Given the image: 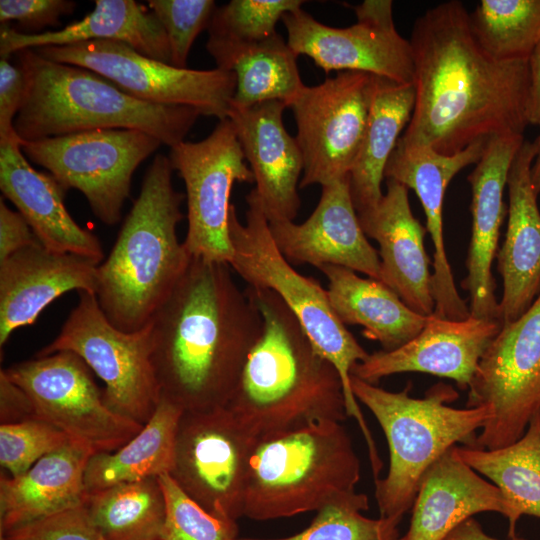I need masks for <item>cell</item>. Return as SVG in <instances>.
I'll list each match as a JSON object with an SVG mask.
<instances>
[{
  "instance_id": "obj_38",
  "label": "cell",
  "mask_w": 540,
  "mask_h": 540,
  "mask_svg": "<svg viewBox=\"0 0 540 540\" xmlns=\"http://www.w3.org/2000/svg\"><path fill=\"white\" fill-rule=\"evenodd\" d=\"M369 503L328 505L319 511L308 527L283 538H239V540H400L399 521L365 517Z\"/></svg>"
},
{
  "instance_id": "obj_42",
  "label": "cell",
  "mask_w": 540,
  "mask_h": 540,
  "mask_svg": "<svg viewBox=\"0 0 540 540\" xmlns=\"http://www.w3.org/2000/svg\"><path fill=\"white\" fill-rule=\"evenodd\" d=\"M0 540H107L90 520L84 505L0 534Z\"/></svg>"
},
{
  "instance_id": "obj_23",
  "label": "cell",
  "mask_w": 540,
  "mask_h": 540,
  "mask_svg": "<svg viewBox=\"0 0 540 540\" xmlns=\"http://www.w3.org/2000/svg\"><path fill=\"white\" fill-rule=\"evenodd\" d=\"M386 187L375 207L357 213L360 225L379 245L380 281L413 311L431 316L435 300L424 245L427 229L413 216L408 188L393 179H386Z\"/></svg>"
},
{
  "instance_id": "obj_30",
  "label": "cell",
  "mask_w": 540,
  "mask_h": 540,
  "mask_svg": "<svg viewBox=\"0 0 540 540\" xmlns=\"http://www.w3.org/2000/svg\"><path fill=\"white\" fill-rule=\"evenodd\" d=\"M328 279L327 294L337 318L363 327V335L377 341L384 351L395 350L417 336L429 316L409 308L387 285L362 278L342 266L319 269Z\"/></svg>"
},
{
  "instance_id": "obj_21",
  "label": "cell",
  "mask_w": 540,
  "mask_h": 540,
  "mask_svg": "<svg viewBox=\"0 0 540 540\" xmlns=\"http://www.w3.org/2000/svg\"><path fill=\"white\" fill-rule=\"evenodd\" d=\"M286 108L285 102L273 100L247 108L230 106L228 112L269 223L293 221L301 206L304 161L296 138L283 124Z\"/></svg>"
},
{
  "instance_id": "obj_5",
  "label": "cell",
  "mask_w": 540,
  "mask_h": 540,
  "mask_svg": "<svg viewBox=\"0 0 540 540\" xmlns=\"http://www.w3.org/2000/svg\"><path fill=\"white\" fill-rule=\"evenodd\" d=\"M16 55L26 90L14 128L23 141L129 129L145 132L171 148L185 141L202 116L193 107L137 99L93 71L49 60L34 49Z\"/></svg>"
},
{
  "instance_id": "obj_32",
  "label": "cell",
  "mask_w": 540,
  "mask_h": 540,
  "mask_svg": "<svg viewBox=\"0 0 540 540\" xmlns=\"http://www.w3.org/2000/svg\"><path fill=\"white\" fill-rule=\"evenodd\" d=\"M414 104L413 83L375 76L364 138L349 174L357 213L375 207L383 197L381 183L385 168L400 133L411 119Z\"/></svg>"
},
{
  "instance_id": "obj_11",
  "label": "cell",
  "mask_w": 540,
  "mask_h": 540,
  "mask_svg": "<svg viewBox=\"0 0 540 540\" xmlns=\"http://www.w3.org/2000/svg\"><path fill=\"white\" fill-rule=\"evenodd\" d=\"M466 407L490 418L475 446L496 449L518 440L540 410V292L516 320L502 325L468 387Z\"/></svg>"
},
{
  "instance_id": "obj_40",
  "label": "cell",
  "mask_w": 540,
  "mask_h": 540,
  "mask_svg": "<svg viewBox=\"0 0 540 540\" xmlns=\"http://www.w3.org/2000/svg\"><path fill=\"white\" fill-rule=\"evenodd\" d=\"M69 437L37 418L0 425V464L17 477L29 470L39 459L56 450Z\"/></svg>"
},
{
  "instance_id": "obj_39",
  "label": "cell",
  "mask_w": 540,
  "mask_h": 540,
  "mask_svg": "<svg viewBox=\"0 0 540 540\" xmlns=\"http://www.w3.org/2000/svg\"><path fill=\"white\" fill-rule=\"evenodd\" d=\"M166 498L160 540H239L237 521L215 516L187 496L169 474L158 477Z\"/></svg>"
},
{
  "instance_id": "obj_2",
  "label": "cell",
  "mask_w": 540,
  "mask_h": 540,
  "mask_svg": "<svg viewBox=\"0 0 540 540\" xmlns=\"http://www.w3.org/2000/svg\"><path fill=\"white\" fill-rule=\"evenodd\" d=\"M228 263L191 257L150 323L161 398L184 411L226 407L263 330L259 308Z\"/></svg>"
},
{
  "instance_id": "obj_10",
  "label": "cell",
  "mask_w": 540,
  "mask_h": 540,
  "mask_svg": "<svg viewBox=\"0 0 540 540\" xmlns=\"http://www.w3.org/2000/svg\"><path fill=\"white\" fill-rule=\"evenodd\" d=\"M162 143L138 130L98 129L23 141L22 151L65 191L76 189L106 225L121 220L137 167Z\"/></svg>"
},
{
  "instance_id": "obj_36",
  "label": "cell",
  "mask_w": 540,
  "mask_h": 540,
  "mask_svg": "<svg viewBox=\"0 0 540 540\" xmlns=\"http://www.w3.org/2000/svg\"><path fill=\"white\" fill-rule=\"evenodd\" d=\"M469 18L481 47L500 61L528 59L540 41V0H481Z\"/></svg>"
},
{
  "instance_id": "obj_25",
  "label": "cell",
  "mask_w": 540,
  "mask_h": 540,
  "mask_svg": "<svg viewBox=\"0 0 540 540\" xmlns=\"http://www.w3.org/2000/svg\"><path fill=\"white\" fill-rule=\"evenodd\" d=\"M23 140L0 143V189L49 251L75 254L97 264L104 258L99 238L76 223L64 205L66 191L51 174L34 169Z\"/></svg>"
},
{
  "instance_id": "obj_12",
  "label": "cell",
  "mask_w": 540,
  "mask_h": 540,
  "mask_svg": "<svg viewBox=\"0 0 540 540\" xmlns=\"http://www.w3.org/2000/svg\"><path fill=\"white\" fill-rule=\"evenodd\" d=\"M1 370L25 392L37 419L94 453L119 449L143 427L106 405L90 368L73 352L36 356Z\"/></svg>"
},
{
  "instance_id": "obj_16",
  "label": "cell",
  "mask_w": 540,
  "mask_h": 540,
  "mask_svg": "<svg viewBox=\"0 0 540 540\" xmlns=\"http://www.w3.org/2000/svg\"><path fill=\"white\" fill-rule=\"evenodd\" d=\"M168 157L185 185L187 252L193 258L229 264L232 187L236 182H254L233 123L229 118L220 120L206 138L185 140L171 147Z\"/></svg>"
},
{
  "instance_id": "obj_46",
  "label": "cell",
  "mask_w": 540,
  "mask_h": 540,
  "mask_svg": "<svg viewBox=\"0 0 540 540\" xmlns=\"http://www.w3.org/2000/svg\"><path fill=\"white\" fill-rule=\"evenodd\" d=\"M0 419L1 424L18 423L36 418L31 402L25 392L0 371Z\"/></svg>"
},
{
  "instance_id": "obj_9",
  "label": "cell",
  "mask_w": 540,
  "mask_h": 540,
  "mask_svg": "<svg viewBox=\"0 0 540 540\" xmlns=\"http://www.w3.org/2000/svg\"><path fill=\"white\" fill-rule=\"evenodd\" d=\"M78 293V304L60 333L37 356L60 351L75 353L105 383L106 405L126 418L146 424L161 400L152 363L150 324L137 332H124L107 319L95 294Z\"/></svg>"
},
{
  "instance_id": "obj_8",
  "label": "cell",
  "mask_w": 540,
  "mask_h": 540,
  "mask_svg": "<svg viewBox=\"0 0 540 540\" xmlns=\"http://www.w3.org/2000/svg\"><path fill=\"white\" fill-rule=\"evenodd\" d=\"M245 199V224L240 222L235 206L230 207L228 231L233 257L229 265L248 286L274 291L293 312L316 349L338 370L347 417L357 421L366 445L372 447L375 441L350 381L353 366L369 353L335 315L327 289L314 278L297 272L278 250L254 189Z\"/></svg>"
},
{
  "instance_id": "obj_33",
  "label": "cell",
  "mask_w": 540,
  "mask_h": 540,
  "mask_svg": "<svg viewBox=\"0 0 540 540\" xmlns=\"http://www.w3.org/2000/svg\"><path fill=\"white\" fill-rule=\"evenodd\" d=\"M183 411L161 398L151 419L122 447L113 452L92 454L84 473L86 492L169 474Z\"/></svg>"
},
{
  "instance_id": "obj_48",
  "label": "cell",
  "mask_w": 540,
  "mask_h": 540,
  "mask_svg": "<svg viewBox=\"0 0 540 540\" xmlns=\"http://www.w3.org/2000/svg\"><path fill=\"white\" fill-rule=\"evenodd\" d=\"M444 540H499L488 535L481 524L473 517L468 518L454 528ZM510 540H528L521 537H512Z\"/></svg>"
},
{
  "instance_id": "obj_15",
  "label": "cell",
  "mask_w": 540,
  "mask_h": 540,
  "mask_svg": "<svg viewBox=\"0 0 540 540\" xmlns=\"http://www.w3.org/2000/svg\"><path fill=\"white\" fill-rule=\"evenodd\" d=\"M374 78L337 72L320 84L305 85L289 104L304 161L299 188L349 178L364 138Z\"/></svg>"
},
{
  "instance_id": "obj_6",
  "label": "cell",
  "mask_w": 540,
  "mask_h": 540,
  "mask_svg": "<svg viewBox=\"0 0 540 540\" xmlns=\"http://www.w3.org/2000/svg\"><path fill=\"white\" fill-rule=\"evenodd\" d=\"M360 460L342 422L320 420L259 438L252 451L243 516L288 518L342 503H369L355 491Z\"/></svg>"
},
{
  "instance_id": "obj_22",
  "label": "cell",
  "mask_w": 540,
  "mask_h": 540,
  "mask_svg": "<svg viewBox=\"0 0 540 540\" xmlns=\"http://www.w3.org/2000/svg\"><path fill=\"white\" fill-rule=\"evenodd\" d=\"M523 141L521 134L490 137L467 177L472 189V234L466 262L468 275L462 287L469 293V311L474 318L499 320L491 267L507 213L503 194L509 169Z\"/></svg>"
},
{
  "instance_id": "obj_28",
  "label": "cell",
  "mask_w": 540,
  "mask_h": 540,
  "mask_svg": "<svg viewBox=\"0 0 540 540\" xmlns=\"http://www.w3.org/2000/svg\"><path fill=\"white\" fill-rule=\"evenodd\" d=\"M94 40L123 42L142 55L170 64L169 43L161 23L148 6L134 0H95L90 13L58 30L22 33L2 25L0 55L8 59L26 49Z\"/></svg>"
},
{
  "instance_id": "obj_43",
  "label": "cell",
  "mask_w": 540,
  "mask_h": 540,
  "mask_svg": "<svg viewBox=\"0 0 540 540\" xmlns=\"http://www.w3.org/2000/svg\"><path fill=\"white\" fill-rule=\"evenodd\" d=\"M77 4L71 0H1L0 22L15 21L20 28L40 31L56 27L60 18L71 14Z\"/></svg>"
},
{
  "instance_id": "obj_24",
  "label": "cell",
  "mask_w": 540,
  "mask_h": 540,
  "mask_svg": "<svg viewBox=\"0 0 540 540\" xmlns=\"http://www.w3.org/2000/svg\"><path fill=\"white\" fill-rule=\"evenodd\" d=\"M98 265L49 251L39 241L0 262V347L16 329L34 324L61 295L72 290L96 295Z\"/></svg>"
},
{
  "instance_id": "obj_3",
  "label": "cell",
  "mask_w": 540,
  "mask_h": 540,
  "mask_svg": "<svg viewBox=\"0 0 540 540\" xmlns=\"http://www.w3.org/2000/svg\"><path fill=\"white\" fill-rule=\"evenodd\" d=\"M246 289L263 330L226 407L257 439L320 420L343 422L346 401L338 370L274 291Z\"/></svg>"
},
{
  "instance_id": "obj_44",
  "label": "cell",
  "mask_w": 540,
  "mask_h": 540,
  "mask_svg": "<svg viewBox=\"0 0 540 540\" xmlns=\"http://www.w3.org/2000/svg\"><path fill=\"white\" fill-rule=\"evenodd\" d=\"M26 90L22 68L8 59L0 60V143L19 137L14 120L23 104Z\"/></svg>"
},
{
  "instance_id": "obj_35",
  "label": "cell",
  "mask_w": 540,
  "mask_h": 540,
  "mask_svg": "<svg viewBox=\"0 0 540 540\" xmlns=\"http://www.w3.org/2000/svg\"><path fill=\"white\" fill-rule=\"evenodd\" d=\"M83 505L107 540H160L166 498L158 477L86 492Z\"/></svg>"
},
{
  "instance_id": "obj_7",
  "label": "cell",
  "mask_w": 540,
  "mask_h": 540,
  "mask_svg": "<svg viewBox=\"0 0 540 540\" xmlns=\"http://www.w3.org/2000/svg\"><path fill=\"white\" fill-rule=\"evenodd\" d=\"M352 392L378 421L389 449V468L374 480L380 517L401 522L411 511L426 470L451 447L474 446L476 431L490 418L483 407L454 408L455 389L445 383L432 386L422 398L410 396L408 384L392 392L350 377Z\"/></svg>"
},
{
  "instance_id": "obj_13",
  "label": "cell",
  "mask_w": 540,
  "mask_h": 540,
  "mask_svg": "<svg viewBox=\"0 0 540 540\" xmlns=\"http://www.w3.org/2000/svg\"><path fill=\"white\" fill-rule=\"evenodd\" d=\"M52 61L80 66L111 81L127 94L145 102L189 106L202 116L228 118L235 93L233 72L219 68H176L112 40H94L34 49Z\"/></svg>"
},
{
  "instance_id": "obj_49",
  "label": "cell",
  "mask_w": 540,
  "mask_h": 540,
  "mask_svg": "<svg viewBox=\"0 0 540 540\" xmlns=\"http://www.w3.org/2000/svg\"><path fill=\"white\" fill-rule=\"evenodd\" d=\"M535 147V158L531 167V181L536 194L540 193V133L533 141Z\"/></svg>"
},
{
  "instance_id": "obj_1",
  "label": "cell",
  "mask_w": 540,
  "mask_h": 540,
  "mask_svg": "<svg viewBox=\"0 0 540 540\" xmlns=\"http://www.w3.org/2000/svg\"><path fill=\"white\" fill-rule=\"evenodd\" d=\"M415 104L398 142L456 154L528 125V59L500 61L477 41L462 2L447 1L414 23Z\"/></svg>"
},
{
  "instance_id": "obj_29",
  "label": "cell",
  "mask_w": 540,
  "mask_h": 540,
  "mask_svg": "<svg viewBox=\"0 0 540 540\" xmlns=\"http://www.w3.org/2000/svg\"><path fill=\"white\" fill-rule=\"evenodd\" d=\"M94 452L68 439L24 474L0 476V534L82 505L84 473Z\"/></svg>"
},
{
  "instance_id": "obj_14",
  "label": "cell",
  "mask_w": 540,
  "mask_h": 540,
  "mask_svg": "<svg viewBox=\"0 0 540 540\" xmlns=\"http://www.w3.org/2000/svg\"><path fill=\"white\" fill-rule=\"evenodd\" d=\"M257 440L227 407L183 411L169 475L205 510L238 521Z\"/></svg>"
},
{
  "instance_id": "obj_50",
  "label": "cell",
  "mask_w": 540,
  "mask_h": 540,
  "mask_svg": "<svg viewBox=\"0 0 540 540\" xmlns=\"http://www.w3.org/2000/svg\"><path fill=\"white\" fill-rule=\"evenodd\" d=\"M535 416H536V419H537L539 427H540V410Z\"/></svg>"
},
{
  "instance_id": "obj_26",
  "label": "cell",
  "mask_w": 540,
  "mask_h": 540,
  "mask_svg": "<svg viewBox=\"0 0 540 540\" xmlns=\"http://www.w3.org/2000/svg\"><path fill=\"white\" fill-rule=\"evenodd\" d=\"M534 158L533 142L524 140L507 178L508 224L496 255L503 280L499 302L502 325L519 318L540 292V211L531 181Z\"/></svg>"
},
{
  "instance_id": "obj_18",
  "label": "cell",
  "mask_w": 540,
  "mask_h": 540,
  "mask_svg": "<svg viewBox=\"0 0 540 540\" xmlns=\"http://www.w3.org/2000/svg\"><path fill=\"white\" fill-rule=\"evenodd\" d=\"M269 228L276 247L292 265L342 266L380 280L378 251L360 225L349 178L322 186L317 206L303 223L271 222Z\"/></svg>"
},
{
  "instance_id": "obj_45",
  "label": "cell",
  "mask_w": 540,
  "mask_h": 540,
  "mask_svg": "<svg viewBox=\"0 0 540 540\" xmlns=\"http://www.w3.org/2000/svg\"><path fill=\"white\" fill-rule=\"evenodd\" d=\"M38 240L23 216L0 198V262Z\"/></svg>"
},
{
  "instance_id": "obj_41",
  "label": "cell",
  "mask_w": 540,
  "mask_h": 540,
  "mask_svg": "<svg viewBox=\"0 0 540 540\" xmlns=\"http://www.w3.org/2000/svg\"><path fill=\"white\" fill-rule=\"evenodd\" d=\"M149 9L161 23L170 48V65L187 68L191 47L207 29L217 8L214 0H149Z\"/></svg>"
},
{
  "instance_id": "obj_17",
  "label": "cell",
  "mask_w": 540,
  "mask_h": 540,
  "mask_svg": "<svg viewBox=\"0 0 540 540\" xmlns=\"http://www.w3.org/2000/svg\"><path fill=\"white\" fill-rule=\"evenodd\" d=\"M353 9L357 22L344 28L322 24L302 8L286 13L288 45L326 73L359 71L412 83V48L396 30L393 2L365 0Z\"/></svg>"
},
{
  "instance_id": "obj_37",
  "label": "cell",
  "mask_w": 540,
  "mask_h": 540,
  "mask_svg": "<svg viewBox=\"0 0 540 540\" xmlns=\"http://www.w3.org/2000/svg\"><path fill=\"white\" fill-rule=\"evenodd\" d=\"M302 0H231L215 9L210 20L208 40L256 42L277 33L282 17L298 10Z\"/></svg>"
},
{
  "instance_id": "obj_47",
  "label": "cell",
  "mask_w": 540,
  "mask_h": 540,
  "mask_svg": "<svg viewBox=\"0 0 540 540\" xmlns=\"http://www.w3.org/2000/svg\"><path fill=\"white\" fill-rule=\"evenodd\" d=\"M529 91L527 100L528 124L540 127V41L528 57Z\"/></svg>"
},
{
  "instance_id": "obj_4",
  "label": "cell",
  "mask_w": 540,
  "mask_h": 540,
  "mask_svg": "<svg viewBox=\"0 0 540 540\" xmlns=\"http://www.w3.org/2000/svg\"><path fill=\"white\" fill-rule=\"evenodd\" d=\"M173 171L168 156L154 157L108 258L98 265V304L124 332L151 323L191 261L176 233L185 196L173 186Z\"/></svg>"
},
{
  "instance_id": "obj_19",
  "label": "cell",
  "mask_w": 540,
  "mask_h": 540,
  "mask_svg": "<svg viewBox=\"0 0 540 540\" xmlns=\"http://www.w3.org/2000/svg\"><path fill=\"white\" fill-rule=\"evenodd\" d=\"M499 320H451L429 316L412 340L392 350H379L356 363L351 375L371 384L404 372H421L454 380L468 389L486 349L499 333Z\"/></svg>"
},
{
  "instance_id": "obj_31",
  "label": "cell",
  "mask_w": 540,
  "mask_h": 540,
  "mask_svg": "<svg viewBox=\"0 0 540 540\" xmlns=\"http://www.w3.org/2000/svg\"><path fill=\"white\" fill-rule=\"evenodd\" d=\"M206 49L217 68L236 77L230 106L247 108L273 100L289 106L305 86L297 66L298 55L279 33L256 42L208 40Z\"/></svg>"
},
{
  "instance_id": "obj_27",
  "label": "cell",
  "mask_w": 540,
  "mask_h": 540,
  "mask_svg": "<svg viewBox=\"0 0 540 540\" xmlns=\"http://www.w3.org/2000/svg\"><path fill=\"white\" fill-rule=\"evenodd\" d=\"M457 446V445H456ZM451 447L424 473L400 540H444L459 524L482 512L510 516L504 494L479 476Z\"/></svg>"
},
{
  "instance_id": "obj_20",
  "label": "cell",
  "mask_w": 540,
  "mask_h": 540,
  "mask_svg": "<svg viewBox=\"0 0 540 540\" xmlns=\"http://www.w3.org/2000/svg\"><path fill=\"white\" fill-rule=\"evenodd\" d=\"M487 141H477L453 155L441 154L428 146H407L397 142L385 168L384 178L413 189L424 209L426 229L434 246V314L441 318L460 319L468 313V306L456 289L444 246L443 199L452 178L480 160Z\"/></svg>"
},
{
  "instance_id": "obj_34",
  "label": "cell",
  "mask_w": 540,
  "mask_h": 540,
  "mask_svg": "<svg viewBox=\"0 0 540 540\" xmlns=\"http://www.w3.org/2000/svg\"><path fill=\"white\" fill-rule=\"evenodd\" d=\"M456 451L467 465L504 494L510 507V538L515 536L521 516L540 518V427L536 416L524 434L508 446L482 449L457 445Z\"/></svg>"
}]
</instances>
